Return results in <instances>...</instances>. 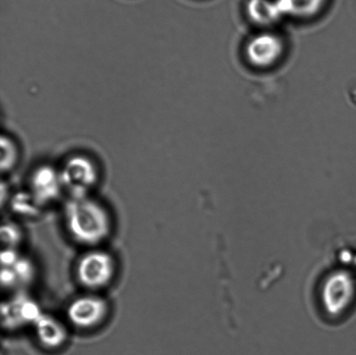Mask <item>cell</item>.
<instances>
[{"instance_id": "6da1fadb", "label": "cell", "mask_w": 356, "mask_h": 355, "mask_svg": "<svg viewBox=\"0 0 356 355\" xmlns=\"http://www.w3.org/2000/svg\"><path fill=\"white\" fill-rule=\"evenodd\" d=\"M63 218L70 238L87 249L99 247L110 238L113 229L109 210L90 195L70 197Z\"/></svg>"}, {"instance_id": "7a4b0ae2", "label": "cell", "mask_w": 356, "mask_h": 355, "mask_svg": "<svg viewBox=\"0 0 356 355\" xmlns=\"http://www.w3.org/2000/svg\"><path fill=\"white\" fill-rule=\"evenodd\" d=\"M117 272L118 264L115 257L99 247L87 249V251L76 260L74 269L78 283L92 293H97L110 286Z\"/></svg>"}, {"instance_id": "3957f363", "label": "cell", "mask_w": 356, "mask_h": 355, "mask_svg": "<svg viewBox=\"0 0 356 355\" xmlns=\"http://www.w3.org/2000/svg\"><path fill=\"white\" fill-rule=\"evenodd\" d=\"M110 311V304L106 298L88 292L70 302L66 309V318L73 328L92 330L104 324Z\"/></svg>"}, {"instance_id": "277c9868", "label": "cell", "mask_w": 356, "mask_h": 355, "mask_svg": "<svg viewBox=\"0 0 356 355\" xmlns=\"http://www.w3.org/2000/svg\"><path fill=\"white\" fill-rule=\"evenodd\" d=\"M60 174L63 185L69 191L70 197L90 195V190L97 183V170L88 159L72 158Z\"/></svg>"}, {"instance_id": "5b68a950", "label": "cell", "mask_w": 356, "mask_h": 355, "mask_svg": "<svg viewBox=\"0 0 356 355\" xmlns=\"http://www.w3.org/2000/svg\"><path fill=\"white\" fill-rule=\"evenodd\" d=\"M30 189L31 196L40 207L54 203L64 190L60 172L50 167L37 170L31 176Z\"/></svg>"}, {"instance_id": "8992f818", "label": "cell", "mask_w": 356, "mask_h": 355, "mask_svg": "<svg viewBox=\"0 0 356 355\" xmlns=\"http://www.w3.org/2000/svg\"><path fill=\"white\" fill-rule=\"evenodd\" d=\"M3 322L9 329L26 324H34L43 314L33 299L19 297L2 307Z\"/></svg>"}, {"instance_id": "52a82bcc", "label": "cell", "mask_w": 356, "mask_h": 355, "mask_svg": "<svg viewBox=\"0 0 356 355\" xmlns=\"http://www.w3.org/2000/svg\"><path fill=\"white\" fill-rule=\"evenodd\" d=\"M33 326L38 342L44 349H58L67 342V328L60 320L54 316L42 314Z\"/></svg>"}, {"instance_id": "ba28073f", "label": "cell", "mask_w": 356, "mask_h": 355, "mask_svg": "<svg viewBox=\"0 0 356 355\" xmlns=\"http://www.w3.org/2000/svg\"><path fill=\"white\" fill-rule=\"evenodd\" d=\"M325 0H277L275 3L280 13L310 14L322 6Z\"/></svg>"}, {"instance_id": "9c48e42d", "label": "cell", "mask_w": 356, "mask_h": 355, "mask_svg": "<svg viewBox=\"0 0 356 355\" xmlns=\"http://www.w3.org/2000/svg\"><path fill=\"white\" fill-rule=\"evenodd\" d=\"M278 48V42L273 38L265 37L258 38V40L257 38L251 44L250 54L254 57H257L258 55V62L263 61L264 56V61L266 62L274 58L275 55L279 51Z\"/></svg>"}, {"instance_id": "30bf717a", "label": "cell", "mask_w": 356, "mask_h": 355, "mask_svg": "<svg viewBox=\"0 0 356 355\" xmlns=\"http://www.w3.org/2000/svg\"><path fill=\"white\" fill-rule=\"evenodd\" d=\"M249 12L257 19L267 20L273 19L280 13L277 3L270 0H249L248 3Z\"/></svg>"}, {"instance_id": "8fae6325", "label": "cell", "mask_w": 356, "mask_h": 355, "mask_svg": "<svg viewBox=\"0 0 356 355\" xmlns=\"http://www.w3.org/2000/svg\"><path fill=\"white\" fill-rule=\"evenodd\" d=\"M17 145L14 144L13 139L9 137L2 138V170H12L16 165L19 151H17Z\"/></svg>"}, {"instance_id": "7c38bea8", "label": "cell", "mask_w": 356, "mask_h": 355, "mask_svg": "<svg viewBox=\"0 0 356 355\" xmlns=\"http://www.w3.org/2000/svg\"><path fill=\"white\" fill-rule=\"evenodd\" d=\"M2 238L8 249H15L21 240V231L15 224H6L2 228Z\"/></svg>"}]
</instances>
